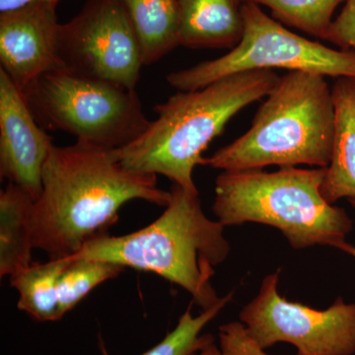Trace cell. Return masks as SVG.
<instances>
[{
    "mask_svg": "<svg viewBox=\"0 0 355 355\" xmlns=\"http://www.w3.org/2000/svg\"><path fill=\"white\" fill-rule=\"evenodd\" d=\"M22 93L44 130L110 150L132 144L151 123L137 91L65 69L46 72Z\"/></svg>",
    "mask_w": 355,
    "mask_h": 355,
    "instance_id": "6",
    "label": "cell"
},
{
    "mask_svg": "<svg viewBox=\"0 0 355 355\" xmlns=\"http://www.w3.org/2000/svg\"><path fill=\"white\" fill-rule=\"evenodd\" d=\"M164 212L146 227L123 236L103 235L67 258L94 259L156 273L181 286L203 310L220 301L211 284L214 268L227 259L225 226L203 212L198 193L173 184Z\"/></svg>",
    "mask_w": 355,
    "mask_h": 355,
    "instance_id": "3",
    "label": "cell"
},
{
    "mask_svg": "<svg viewBox=\"0 0 355 355\" xmlns=\"http://www.w3.org/2000/svg\"><path fill=\"white\" fill-rule=\"evenodd\" d=\"M53 137L35 119L24 95L0 69V176L35 200Z\"/></svg>",
    "mask_w": 355,
    "mask_h": 355,
    "instance_id": "11",
    "label": "cell"
},
{
    "mask_svg": "<svg viewBox=\"0 0 355 355\" xmlns=\"http://www.w3.org/2000/svg\"><path fill=\"white\" fill-rule=\"evenodd\" d=\"M349 202L352 203V207H355V198H350ZM342 251L345 252V253H347L350 254V256L354 257L355 259V247L352 246V245L349 244V243H345V244L343 245L342 247H340V249Z\"/></svg>",
    "mask_w": 355,
    "mask_h": 355,
    "instance_id": "24",
    "label": "cell"
},
{
    "mask_svg": "<svg viewBox=\"0 0 355 355\" xmlns=\"http://www.w3.org/2000/svg\"><path fill=\"white\" fill-rule=\"evenodd\" d=\"M268 7L279 22L305 32L310 36L326 39L334 14L345 0H247Z\"/></svg>",
    "mask_w": 355,
    "mask_h": 355,
    "instance_id": "18",
    "label": "cell"
},
{
    "mask_svg": "<svg viewBox=\"0 0 355 355\" xmlns=\"http://www.w3.org/2000/svg\"><path fill=\"white\" fill-rule=\"evenodd\" d=\"M57 6L33 3L0 13V69L21 92L46 72L62 69Z\"/></svg>",
    "mask_w": 355,
    "mask_h": 355,
    "instance_id": "10",
    "label": "cell"
},
{
    "mask_svg": "<svg viewBox=\"0 0 355 355\" xmlns=\"http://www.w3.org/2000/svg\"><path fill=\"white\" fill-rule=\"evenodd\" d=\"M219 338L224 355H266L250 340L241 323L223 324Z\"/></svg>",
    "mask_w": 355,
    "mask_h": 355,
    "instance_id": "21",
    "label": "cell"
},
{
    "mask_svg": "<svg viewBox=\"0 0 355 355\" xmlns=\"http://www.w3.org/2000/svg\"><path fill=\"white\" fill-rule=\"evenodd\" d=\"M232 296L233 292H230L228 295L221 297L216 305L209 309L203 310L198 316L191 314L190 306L180 317L176 328L168 333L158 345L141 355H190L211 345L214 343V336L210 334L200 336V333L225 307ZM101 350L103 354L109 355L103 345Z\"/></svg>",
    "mask_w": 355,
    "mask_h": 355,
    "instance_id": "19",
    "label": "cell"
},
{
    "mask_svg": "<svg viewBox=\"0 0 355 355\" xmlns=\"http://www.w3.org/2000/svg\"><path fill=\"white\" fill-rule=\"evenodd\" d=\"M279 273L268 275L258 295L240 313L245 333L257 347L288 343L297 355H354L355 303L338 298L328 309L291 302L277 291Z\"/></svg>",
    "mask_w": 355,
    "mask_h": 355,
    "instance_id": "8",
    "label": "cell"
},
{
    "mask_svg": "<svg viewBox=\"0 0 355 355\" xmlns=\"http://www.w3.org/2000/svg\"><path fill=\"white\" fill-rule=\"evenodd\" d=\"M324 40L340 46L342 50L355 51V0H345Z\"/></svg>",
    "mask_w": 355,
    "mask_h": 355,
    "instance_id": "20",
    "label": "cell"
},
{
    "mask_svg": "<svg viewBox=\"0 0 355 355\" xmlns=\"http://www.w3.org/2000/svg\"><path fill=\"white\" fill-rule=\"evenodd\" d=\"M246 0H179V44L191 49H233L243 34Z\"/></svg>",
    "mask_w": 355,
    "mask_h": 355,
    "instance_id": "12",
    "label": "cell"
},
{
    "mask_svg": "<svg viewBox=\"0 0 355 355\" xmlns=\"http://www.w3.org/2000/svg\"><path fill=\"white\" fill-rule=\"evenodd\" d=\"M67 259L33 263L10 277L11 286L19 294L18 309L24 311L38 322H55L62 319L58 304V284Z\"/></svg>",
    "mask_w": 355,
    "mask_h": 355,
    "instance_id": "16",
    "label": "cell"
},
{
    "mask_svg": "<svg viewBox=\"0 0 355 355\" xmlns=\"http://www.w3.org/2000/svg\"><path fill=\"white\" fill-rule=\"evenodd\" d=\"M60 0H0V13L15 10L33 3H58Z\"/></svg>",
    "mask_w": 355,
    "mask_h": 355,
    "instance_id": "22",
    "label": "cell"
},
{
    "mask_svg": "<svg viewBox=\"0 0 355 355\" xmlns=\"http://www.w3.org/2000/svg\"><path fill=\"white\" fill-rule=\"evenodd\" d=\"M254 114L252 127L205 164L224 172L268 166L327 168L335 135V107L326 76L289 71L279 77Z\"/></svg>",
    "mask_w": 355,
    "mask_h": 355,
    "instance_id": "4",
    "label": "cell"
},
{
    "mask_svg": "<svg viewBox=\"0 0 355 355\" xmlns=\"http://www.w3.org/2000/svg\"><path fill=\"white\" fill-rule=\"evenodd\" d=\"M35 200L17 184L0 193V277H12L32 261L31 212Z\"/></svg>",
    "mask_w": 355,
    "mask_h": 355,
    "instance_id": "14",
    "label": "cell"
},
{
    "mask_svg": "<svg viewBox=\"0 0 355 355\" xmlns=\"http://www.w3.org/2000/svg\"><path fill=\"white\" fill-rule=\"evenodd\" d=\"M190 355H224L222 354L221 349H218L216 347V343H211V345H207V347L202 350H198L197 352H193Z\"/></svg>",
    "mask_w": 355,
    "mask_h": 355,
    "instance_id": "23",
    "label": "cell"
},
{
    "mask_svg": "<svg viewBox=\"0 0 355 355\" xmlns=\"http://www.w3.org/2000/svg\"><path fill=\"white\" fill-rule=\"evenodd\" d=\"M324 174L326 168L223 172L212 210L224 226L256 222L279 229L294 249H340L354 223L345 209L324 200Z\"/></svg>",
    "mask_w": 355,
    "mask_h": 355,
    "instance_id": "5",
    "label": "cell"
},
{
    "mask_svg": "<svg viewBox=\"0 0 355 355\" xmlns=\"http://www.w3.org/2000/svg\"><path fill=\"white\" fill-rule=\"evenodd\" d=\"M242 16V38L234 48L216 60L168 74V83L179 91H193L239 72L273 69L355 78L354 51L336 50L299 36L254 2L243 3Z\"/></svg>",
    "mask_w": 355,
    "mask_h": 355,
    "instance_id": "7",
    "label": "cell"
},
{
    "mask_svg": "<svg viewBox=\"0 0 355 355\" xmlns=\"http://www.w3.org/2000/svg\"><path fill=\"white\" fill-rule=\"evenodd\" d=\"M62 69L135 90L144 67L141 46L121 0H87L80 12L60 24Z\"/></svg>",
    "mask_w": 355,
    "mask_h": 355,
    "instance_id": "9",
    "label": "cell"
},
{
    "mask_svg": "<svg viewBox=\"0 0 355 355\" xmlns=\"http://www.w3.org/2000/svg\"><path fill=\"white\" fill-rule=\"evenodd\" d=\"M130 16L144 65L155 64L179 44V0H121Z\"/></svg>",
    "mask_w": 355,
    "mask_h": 355,
    "instance_id": "15",
    "label": "cell"
},
{
    "mask_svg": "<svg viewBox=\"0 0 355 355\" xmlns=\"http://www.w3.org/2000/svg\"><path fill=\"white\" fill-rule=\"evenodd\" d=\"M133 200L166 207L171 191L158 188L157 175L121 165L114 150L77 141L51 147L42 174V193L33 203L34 249L50 260L78 253L107 235L119 210Z\"/></svg>",
    "mask_w": 355,
    "mask_h": 355,
    "instance_id": "1",
    "label": "cell"
},
{
    "mask_svg": "<svg viewBox=\"0 0 355 355\" xmlns=\"http://www.w3.org/2000/svg\"><path fill=\"white\" fill-rule=\"evenodd\" d=\"M67 260L58 284L60 318L74 307L95 287L119 277L123 266L101 260L65 258Z\"/></svg>",
    "mask_w": 355,
    "mask_h": 355,
    "instance_id": "17",
    "label": "cell"
},
{
    "mask_svg": "<svg viewBox=\"0 0 355 355\" xmlns=\"http://www.w3.org/2000/svg\"><path fill=\"white\" fill-rule=\"evenodd\" d=\"M279 77L273 70H249L193 91H178L154 107L157 119L144 135L114 153L133 171L163 175L198 193L193 170L202 153L235 114L270 94Z\"/></svg>",
    "mask_w": 355,
    "mask_h": 355,
    "instance_id": "2",
    "label": "cell"
},
{
    "mask_svg": "<svg viewBox=\"0 0 355 355\" xmlns=\"http://www.w3.org/2000/svg\"><path fill=\"white\" fill-rule=\"evenodd\" d=\"M335 135L321 193L331 205L355 198V78L338 77L331 87Z\"/></svg>",
    "mask_w": 355,
    "mask_h": 355,
    "instance_id": "13",
    "label": "cell"
}]
</instances>
